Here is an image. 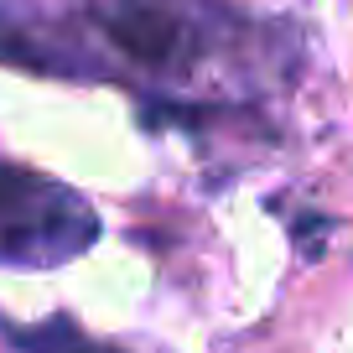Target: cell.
<instances>
[{"instance_id":"cell-1","label":"cell","mask_w":353,"mask_h":353,"mask_svg":"<svg viewBox=\"0 0 353 353\" xmlns=\"http://www.w3.org/2000/svg\"><path fill=\"white\" fill-rule=\"evenodd\" d=\"M99 219L52 176L0 161V265H57L88 250Z\"/></svg>"},{"instance_id":"cell-3","label":"cell","mask_w":353,"mask_h":353,"mask_svg":"<svg viewBox=\"0 0 353 353\" xmlns=\"http://www.w3.org/2000/svg\"><path fill=\"white\" fill-rule=\"evenodd\" d=\"M11 343L21 353H120V348H110V343H94V338H83V332L73 327V322H42V327H21V332H11Z\"/></svg>"},{"instance_id":"cell-2","label":"cell","mask_w":353,"mask_h":353,"mask_svg":"<svg viewBox=\"0 0 353 353\" xmlns=\"http://www.w3.org/2000/svg\"><path fill=\"white\" fill-rule=\"evenodd\" d=\"M99 32L110 37L114 52L151 73L188 68L203 52V26L188 0H104Z\"/></svg>"}]
</instances>
